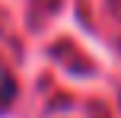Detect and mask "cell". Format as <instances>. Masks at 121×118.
<instances>
[{"instance_id":"6da1fadb","label":"cell","mask_w":121,"mask_h":118,"mask_svg":"<svg viewBox=\"0 0 121 118\" xmlns=\"http://www.w3.org/2000/svg\"><path fill=\"white\" fill-rule=\"evenodd\" d=\"M10 93H13V83L6 80L3 74H0V105H3V102H6V96H10Z\"/></svg>"}]
</instances>
